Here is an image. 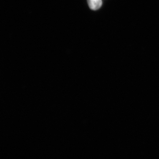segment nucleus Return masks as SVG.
<instances>
[{"mask_svg": "<svg viewBox=\"0 0 159 159\" xmlns=\"http://www.w3.org/2000/svg\"><path fill=\"white\" fill-rule=\"evenodd\" d=\"M87 1L89 6L92 10H98L102 6V0H87Z\"/></svg>", "mask_w": 159, "mask_h": 159, "instance_id": "nucleus-1", "label": "nucleus"}]
</instances>
